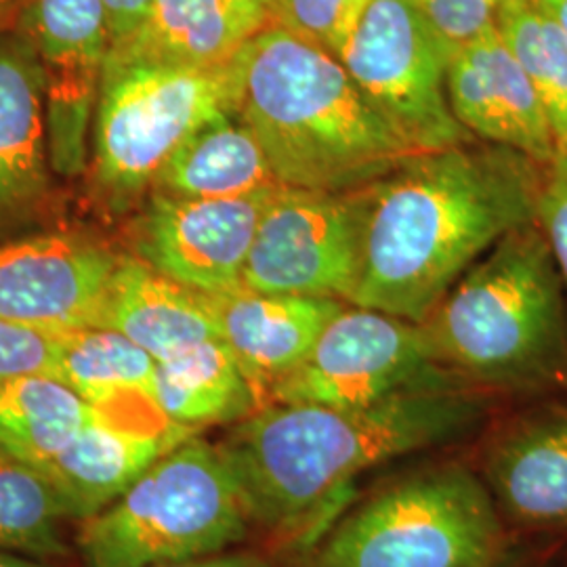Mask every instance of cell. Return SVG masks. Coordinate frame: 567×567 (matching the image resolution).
Listing matches in <instances>:
<instances>
[{"label": "cell", "mask_w": 567, "mask_h": 567, "mask_svg": "<svg viewBox=\"0 0 567 567\" xmlns=\"http://www.w3.org/2000/svg\"><path fill=\"white\" fill-rule=\"evenodd\" d=\"M545 164L473 142L412 156L358 189L360 274L349 303L421 324L507 234L536 221Z\"/></svg>", "instance_id": "6da1fadb"}, {"label": "cell", "mask_w": 567, "mask_h": 567, "mask_svg": "<svg viewBox=\"0 0 567 567\" xmlns=\"http://www.w3.org/2000/svg\"><path fill=\"white\" fill-rule=\"evenodd\" d=\"M484 412L468 385L410 389L362 408L267 404L217 447L250 524L288 534L365 471L465 440Z\"/></svg>", "instance_id": "7a4b0ae2"}, {"label": "cell", "mask_w": 567, "mask_h": 567, "mask_svg": "<svg viewBox=\"0 0 567 567\" xmlns=\"http://www.w3.org/2000/svg\"><path fill=\"white\" fill-rule=\"evenodd\" d=\"M234 63V112L284 187L349 194L419 156L324 47L269 23Z\"/></svg>", "instance_id": "3957f363"}, {"label": "cell", "mask_w": 567, "mask_h": 567, "mask_svg": "<svg viewBox=\"0 0 567 567\" xmlns=\"http://www.w3.org/2000/svg\"><path fill=\"white\" fill-rule=\"evenodd\" d=\"M564 280L538 224L494 244L421 322L435 362L471 386L538 389L567 370Z\"/></svg>", "instance_id": "277c9868"}, {"label": "cell", "mask_w": 567, "mask_h": 567, "mask_svg": "<svg viewBox=\"0 0 567 567\" xmlns=\"http://www.w3.org/2000/svg\"><path fill=\"white\" fill-rule=\"evenodd\" d=\"M250 526L219 447L194 433L81 522L76 547L84 567L177 566L234 550Z\"/></svg>", "instance_id": "5b68a950"}, {"label": "cell", "mask_w": 567, "mask_h": 567, "mask_svg": "<svg viewBox=\"0 0 567 567\" xmlns=\"http://www.w3.org/2000/svg\"><path fill=\"white\" fill-rule=\"evenodd\" d=\"M503 513L461 463L408 473L344 515L307 567H498Z\"/></svg>", "instance_id": "8992f818"}, {"label": "cell", "mask_w": 567, "mask_h": 567, "mask_svg": "<svg viewBox=\"0 0 567 567\" xmlns=\"http://www.w3.org/2000/svg\"><path fill=\"white\" fill-rule=\"evenodd\" d=\"M236 63L221 68L110 65L93 122V173L128 200L152 187L166 161L204 122L236 110Z\"/></svg>", "instance_id": "52a82bcc"}, {"label": "cell", "mask_w": 567, "mask_h": 567, "mask_svg": "<svg viewBox=\"0 0 567 567\" xmlns=\"http://www.w3.org/2000/svg\"><path fill=\"white\" fill-rule=\"evenodd\" d=\"M339 60L414 152L477 142L450 107L447 53L414 0H372Z\"/></svg>", "instance_id": "ba28073f"}, {"label": "cell", "mask_w": 567, "mask_h": 567, "mask_svg": "<svg viewBox=\"0 0 567 567\" xmlns=\"http://www.w3.org/2000/svg\"><path fill=\"white\" fill-rule=\"evenodd\" d=\"M446 385L466 383L435 362L421 324L349 303L301 365L271 389L267 404L362 408L410 389Z\"/></svg>", "instance_id": "9c48e42d"}, {"label": "cell", "mask_w": 567, "mask_h": 567, "mask_svg": "<svg viewBox=\"0 0 567 567\" xmlns=\"http://www.w3.org/2000/svg\"><path fill=\"white\" fill-rule=\"evenodd\" d=\"M360 227L358 192L280 185L265 204L244 265V288L349 303L360 274Z\"/></svg>", "instance_id": "30bf717a"}, {"label": "cell", "mask_w": 567, "mask_h": 567, "mask_svg": "<svg viewBox=\"0 0 567 567\" xmlns=\"http://www.w3.org/2000/svg\"><path fill=\"white\" fill-rule=\"evenodd\" d=\"M16 30L44 68L47 140L51 168L76 177L89 158V131L97 112L110 28L103 0H23Z\"/></svg>", "instance_id": "8fae6325"}, {"label": "cell", "mask_w": 567, "mask_h": 567, "mask_svg": "<svg viewBox=\"0 0 567 567\" xmlns=\"http://www.w3.org/2000/svg\"><path fill=\"white\" fill-rule=\"evenodd\" d=\"M276 189L225 200L152 194L135 229L137 257L196 292L236 290L265 204Z\"/></svg>", "instance_id": "7c38bea8"}, {"label": "cell", "mask_w": 567, "mask_h": 567, "mask_svg": "<svg viewBox=\"0 0 567 567\" xmlns=\"http://www.w3.org/2000/svg\"><path fill=\"white\" fill-rule=\"evenodd\" d=\"M121 259L79 234L0 244V318L49 334L97 326Z\"/></svg>", "instance_id": "4fadbf2b"}, {"label": "cell", "mask_w": 567, "mask_h": 567, "mask_svg": "<svg viewBox=\"0 0 567 567\" xmlns=\"http://www.w3.org/2000/svg\"><path fill=\"white\" fill-rule=\"evenodd\" d=\"M194 433L168 421L158 405L116 414L97 410L41 473L65 517L84 522L121 498L150 466Z\"/></svg>", "instance_id": "5bb4252c"}, {"label": "cell", "mask_w": 567, "mask_h": 567, "mask_svg": "<svg viewBox=\"0 0 567 567\" xmlns=\"http://www.w3.org/2000/svg\"><path fill=\"white\" fill-rule=\"evenodd\" d=\"M446 93L456 121L477 142L511 147L540 164L557 156L545 105L498 28L450 55Z\"/></svg>", "instance_id": "9a60e30c"}, {"label": "cell", "mask_w": 567, "mask_h": 567, "mask_svg": "<svg viewBox=\"0 0 567 567\" xmlns=\"http://www.w3.org/2000/svg\"><path fill=\"white\" fill-rule=\"evenodd\" d=\"M219 334L259 398L269 402L271 389L297 370L344 301L265 295L248 288L204 295Z\"/></svg>", "instance_id": "2e32d148"}, {"label": "cell", "mask_w": 567, "mask_h": 567, "mask_svg": "<svg viewBox=\"0 0 567 567\" xmlns=\"http://www.w3.org/2000/svg\"><path fill=\"white\" fill-rule=\"evenodd\" d=\"M44 68L16 28L0 32V234L28 221L49 192Z\"/></svg>", "instance_id": "e0dca14e"}, {"label": "cell", "mask_w": 567, "mask_h": 567, "mask_svg": "<svg viewBox=\"0 0 567 567\" xmlns=\"http://www.w3.org/2000/svg\"><path fill=\"white\" fill-rule=\"evenodd\" d=\"M269 23L259 0H152L135 32L110 49L105 68H221Z\"/></svg>", "instance_id": "ac0fdd59"}, {"label": "cell", "mask_w": 567, "mask_h": 567, "mask_svg": "<svg viewBox=\"0 0 567 567\" xmlns=\"http://www.w3.org/2000/svg\"><path fill=\"white\" fill-rule=\"evenodd\" d=\"M484 477L513 524L567 529V408H543L505 426L487 446Z\"/></svg>", "instance_id": "d6986e66"}, {"label": "cell", "mask_w": 567, "mask_h": 567, "mask_svg": "<svg viewBox=\"0 0 567 567\" xmlns=\"http://www.w3.org/2000/svg\"><path fill=\"white\" fill-rule=\"evenodd\" d=\"M97 328H110L156 362L221 339L203 292L166 278L140 257H122L103 299Z\"/></svg>", "instance_id": "ffe728a7"}, {"label": "cell", "mask_w": 567, "mask_h": 567, "mask_svg": "<svg viewBox=\"0 0 567 567\" xmlns=\"http://www.w3.org/2000/svg\"><path fill=\"white\" fill-rule=\"evenodd\" d=\"M280 187L264 147L236 112L194 131L152 183L154 194L192 200L244 198Z\"/></svg>", "instance_id": "44dd1931"}, {"label": "cell", "mask_w": 567, "mask_h": 567, "mask_svg": "<svg viewBox=\"0 0 567 567\" xmlns=\"http://www.w3.org/2000/svg\"><path fill=\"white\" fill-rule=\"evenodd\" d=\"M154 400L168 421L196 433L236 425L259 410L255 389L221 339L158 362Z\"/></svg>", "instance_id": "7402d4cb"}, {"label": "cell", "mask_w": 567, "mask_h": 567, "mask_svg": "<svg viewBox=\"0 0 567 567\" xmlns=\"http://www.w3.org/2000/svg\"><path fill=\"white\" fill-rule=\"evenodd\" d=\"M97 416L74 389L51 374L0 383V456L41 471Z\"/></svg>", "instance_id": "603a6c76"}, {"label": "cell", "mask_w": 567, "mask_h": 567, "mask_svg": "<svg viewBox=\"0 0 567 567\" xmlns=\"http://www.w3.org/2000/svg\"><path fill=\"white\" fill-rule=\"evenodd\" d=\"M58 379L100 412H131L156 404V360L121 332L81 328L58 334Z\"/></svg>", "instance_id": "cb8c5ba5"}, {"label": "cell", "mask_w": 567, "mask_h": 567, "mask_svg": "<svg viewBox=\"0 0 567 567\" xmlns=\"http://www.w3.org/2000/svg\"><path fill=\"white\" fill-rule=\"evenodd\" d=\"M545 105L557 152L567 154V37L538 0H507L496 23Z\"/></svg>", "instance_id": "d4e9b609"}, {"label": "cell", "mask_w": 567, "mask_h": 567, "mask_svg": "<svg viewBox=\"0 0 567 567\" xmlns=\"http://www.w3.org/2000/svg\"><path fill=\"white\" fill-rule=\"evenodd\" d=\"M63 522L60 498L41 471L0 456V553L44 561L65 557Z\"/></svg>", "instance_id": "484cf974"}, {"label": "cell", "mask_w": 567, "mask_h": 567, "mask_svg": "<svg viewBox=\"0 0 567 567\" xmlns=\"http://www.w3.org/2000/svg\"><path fill=\"white\" fill-rule=\"evenodd\" d=\"M505 2L507 0H414L429 28L442 42L447 60L468 42L494 30Z\"/></svg>", "instance_id": "4316f807"}, {"label": "cell", "mask_w": 567, "mask_h": 567, "mask_svg": "<svg viewBox=\"0 0 567 567\" xmlns=\"http://www.w3.org/2000/svg\"><path fill=\"white\" fill-rule=\"evenodd\" d=\"M60 344L58 334H49L28 326L0 318V379L25 374L58 377Z\"/></svg>", "instance_id": "83f0119b"}, {"label": "cell", "mask_w": 567, "mask_h": 567, "mask_svg": "<svg viewBox=\"0 0 567 567\" xmlns=\"http://www.w3.org/2000/svg\"><path fill=\"white\" fill-rule=\"evenodd\" d=\"M349 0H276L269 7L271 23L316 42L339 58L341 21Z\"/></svg>", "instance_id": "f1b7e54d"}, {"label": "cell", "mask_w": 567, "mask_h": 567, "mask_svg": "<svg viewBox=\"0 0 567 567\" xmlns=\"http://www.w3.org/2000/svg\"><path fill=\"white\" fill-rule=\"evenodd\" d=\"M536 224L547 238L553 259L567 288V154L557 156L545 164L543 187L538 198Z\"/></svg>", "instance_id": "f546056e"}, {"label": "cell", "mask_w": 567, "mask_h": 567, "mask_svg": "<svg viewBox=\"0 0 567 567\" xmlns=\"http://www.w3.org/2000/svg\"><path fill=\"white\" fill-rule=\"evenodd\" d=\"M107 28H110V49L114 44L124 41L135 32V28L142 23L152 0H103Z\"/></svg>", "instance_id": "4dcf8cb0"}, {"label": "cell", "mask_w": 567, "mask_h": 567, "mask_svg": "<svg viewBox=\"0 0 567 567\" xmlns=\"http://www.w3.org/2000/svg\"><path fill=\"white\" fill-rule=\"evenodd\" d=\"M166 567H286L280 564L276 557L259 553V550H227L221 555H213L206 559H196L187 564H177V566Z\"/></svg>", "instance_id": "1f68e13d"}, {"label": "cell", "mask_w": 567, "mask_h": 567, "mask_svg": "<svg viewBox=\"0 0 567 567\" xmlns=\"http://www.w3.org/2000/svg\"><path fill=\"white\" fill-rule=\"evenodd\" d=\"M370 2H372V0H349V2H347L343 21H341V34H339V53H341V49H343L347 37L351 34V30L355 28V23L362 18V13H364L365 7H368Z\"/></svg>", "instance_id": "d6a6232c"}, {"label": "cell", "mask_w": 567, "mask_h": 567, "mask_svg": "<svg viewBox=\"0 0 567 567\" xmlns=\"http://www.w3.org/2000/svg\"><path fill=\"white\" fill-rule=\"evenodd\" d=\"M23 0H0V32L16 28Z\"/></svg>", "instance_id": "836d02e7"}, {"label": "cell", "mask_w": 567, "mask_h": 567, "mask_svg": "<svg viewBox=\"0 0 567 567\" xmlns=\"http://www.w3.org/2000/svg\"><path fill=\"white\" fill-rule=\"evenodd\" d=\"M0 567H58L51 566L44 559L28 557V555H16V553H0Z\"/></svg>", "instance_id": "e575fe53"}, {"label": "cell", "mask_w": 567, "mask_h": 567, "mask_svg": "<svg viewBox=\"0 0 567 567\" xmlns=\"http://www.w3.org/2000/svg\"><path fill=\"white\" fill-rule=\"evenodd\" d=\"M548 13L564 28L567 37V0H538Z\"/></svg>", "instance_id": "d590c367"}, {"label": "cell", "mask_w": 567, "mask_h": 567, "mask_svg": "<svg viewBox=\"0 0 567 567\" xmlns=\"http://www.w3.org/2000/svg\"><path fill=\"white\" fill-rule=\"evenodd\" d=\"M259 2H264L265 7H267V9H269V7H271V4H274V2H276V0H259Z\"/></svg>", "instance_id": "8d00e7d4"}]
</instances>
